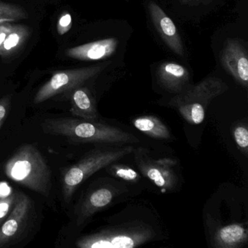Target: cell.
I'll return each instance as SVG.
<instances>
[{
  "label": "cell",
  "mask_w": 248,
  "mask_h": 248,
  "mask_svg": "<svg viewBox=\"0 0 248 248\" xmlns=\"http://www.w3.org/2000/svg\"><path fill=\"white\" fill-rule=\"evenodd\" d=\"M42 129L47 134L64 136L76 143L125 144L139 142L136 136L118 127L82 119H47L42 124Z\"/></svg>",
  "instance_id": "6da1fadb"
},
{
  "label": "cell",
  "mask_w": 248,
  "mask_h": 248,
  "mask_svg": "<svg viewBox=\"0 0 248 248\" xmlns=\"http://www.w3.org/2000/svg\"><path fill=\"white\" fill-rule=\"evenodd\" d=\"M4 170L10 179L46 197L50 194V168L44 156L33 145L20 147L7 161Z\"/></svg>",
  "instance_id": "7a4b0ae2"
},
{
  "label": "cell",
  "mask_w": 248,
  "mask_h": 248,
  "mask_svg": "<svg viewBox=\"0 0 248 248\" xmlns=\"http://www.w3.org/2000/svg\"><path fill=\"white\" fill-rule=\"evenodd\" d=\"M227 90V85L220 78L207 77L197 85L188 86L176 94L171 98L169 106L176 108L187 123L200 124L204 121L211 101Z\"/></svg>",
  "instance_id": "3957f363"
},
{
  "label": "cell",
  "mask_w": 248,
  "mask_h": 248,
  "mask_svg": "<svg viewBox=\"0 0 248 248\" xmlns=\"http://www.w3.org/2000/svg\"><path fill=\"white\" fill-rule=\"evenodd\" d=\"M132 146H111L91 151L75 165L68 168L62 178L63 196L66 202L72 199L80 184L97 171L133 153Z\"/></svg>",
  "instance_id": "277c9868"
},
{
  "label": "cell",
  "mask_w": 248,
  "mask_h": 248,
  "mask_svg": "<svg viewBox=\"0 0 248 248\" xmlns=\"http://www.w3.org/2000/svg\"><path fill=\"white\" fill-rule=\"evenodd\" d=\"M153 229L140 222L103 229L76 242L79 248H134L155 237Z\"/></svg>",
  "instance_id": "5b68a950"
},
{
  "label": "cell",
  "mask_w": 248,
  "mask_h": 248,
  "mask_svg": "<svg viewBox=\"0 0 248 248\" xmlns=\"http://www.w3.org/2000/svg\"><path fill=\"white\" fill-rule=\"evenodd\" d=\"M109 63L110 62H107L98 66L56 72L39 90L34 97V104H41L59 94L70 92L89 79L98 76Z\"/></svg>",
  "instance_id": "8992f818"
},
{
  "label": "cell",
  "mask_w": 248,
  "mask_h": 248,
  "mask_svg": "<svg viewBox=\"0 0 248 248\" xmlns=\"http://www.w3.org/2000/svg\"><path fill=\"white\" fill-rule=\"evenodd\" d=\"M133 153L139 171L155 186L169 191L178 187L176 160L170 158L152 157L142 148L133 149Z\"/></svg>",
  "instance_id": "52a82bcc"
},
{
  "label": "cell",
  "mask_w": 248,
  "mask_h": 248,
  "mask_svg": "<svg viewBox=\"0 0 248 248\" xmlns=\"http://www.w3.org/2000/svg\"><path fill=\"white\" fill-rule=\"evenodd\" d=\"M32 213L31 199L27 194L17 192L12 210L0 226V248L13 245L24 236L32 219Z\"/></svg>",
  "instance_id": "ba28073f"
},
{
  "label": "cell",
  "mask_w": 248,
  "mask_h": 248,
  "mask_svg": "<svg viewBox=\"0 0 248 248\" xmlns=\"http://www.w3.org/2000/svg\"><path fill=\"white\" fill-rule=\"evenodd\" d=\"M220 59L225 70L239 85L248 88V53L242 43L236 39L228 40L222 50Z\"/></svg>",
  "instance_id": "9c48e42d"
},
{
  "label": "cell",
  "mask_w": 248,
  "mask_h": 248,
  "mask_svg": "<svg viewBox=\"0 0 248 248\" xmlns=\"http://www.w3.org/2000/svg\"><path fill=\"white\" fill-rule=\"evenodd\" d=\"M120 188L111 185L103 186L87 193L77 211L78 226L85 223L94 214L109 206L121 192Z\"/></svg>",
  "instance_id": "30bf717a"
},
{
  "label": "cell",
  "mask_w": 248,
  "mask_h": 248,
  "mask_svg": "<svg viewBox=\"0 0 248 248\" xmlns=\"http://www.w3.org/2000/svg\"><path fill=\"white\" fill-rule=\"evenodd\" d=\"M149 14L154 26L166 46L178 56H184L182 40L173 21L156 2L151 1L148 5Z\"/></svg>",
  "instance_id": "8fae6325"
},
{
  "label": "cell",
  "mask_w": 248,
  "mask_h": 248,
  "mask_svg": "<svg viewBox=\"0 0 248 248\" xmlns=\"http://www.w3.org/2000/svg\"><path fill=\"white\" fill-rule=\"evenodd\" d=\"M156 74L159 84L169 92L178 94L188 87L189 72L179 63L165 62L159 66Z\"/></svg>",
  "instance_id": "7c38bea8"
},
{
  "label": "cell",
  "mask_w": 248,
  "mask_h": 248,
  "mask_svg": "<svg viewBox=\"0 0 248 248\" xmlns=\"http://www.w3.org/2000/svg\"><path fill=\"white\" fill-rule=\"evenodd\" d=\"M119 41L116 38H107L72 47L66 55L72 59L81 61H98L106 59L114 54Z\"/></svg>",
  "instance_id": "4fadbf2b"
},
{
  "label": "cell",
  "mask_w": 248,
  "mask_h": 248,
  "mask_svg": "<svg viewBox=\"0 0 248 248\" xmlns=\"http://www.w3.org/2000/svg\"><path fill=\"white\" fill-rule=\"evenodd\" d=\"M69 93L72 115L82 120L96 121L99 114L95 98L91 91L85 87L79 86Z\"/></svg>",
  "instance_id": "5bb4252c"
},
{
  "label": "cell",
  "mask_w": 248,
  "mask_h": 248,
  "mask_svg": "<svg viewBox=\"0 0 248 248\" xmlns=\"http://www.w3.org/2000/svg\"><path fill=\"white\" fill-rule=\"evenodd\" d=\"M248 241V229L242 223H231L218 228L213 235V246L217 248H239Z\"/></svg>",
  "instance_id": "9a60e30c"
},
{
  "label": "cell",
  "mask_w": 248,
  "mask_h": 248,
  "mask_svg": "<svg viewBox=\"0 0 248 248\" xmlns=\"http://www.w3.org/2000/svg\"><path fill=\"white\" fill-rule=\"evenodd\" d=\"M133 123L137 130L149 137L159 140L171 139L170 132L168 126L155 116H140L135 119Z\"/></svg>",
  "instance_id": "2e32d148"
},
{
  "label": "cell",
  "mask_w": 248,
  "mask_h": 248,
  "mask_svg": "<svg viewBox=\"0 0 248 248\" xmlns=\"http://www.w3.org/2000/svg\"><path fill=\"white\" fill-rule=\"evenodd\" d=\"M28 35V30L22 26L14 27L5 41L0 45V55L2 56L12 54L24 43Z\"/></svg>",
  "instance_id": "e0dca14e"
},
{
  "label": "cell",
  "mask_w": 248,
  "mask_h": 248,
  "mask_svg": "<svg viewBox=\"0 0 248 248\" xmlns=\"http://www.w3.org/2000/svg\"><path fill=\"white\" fill-rule=\"evenodd\" d=\"M114 163L115 162L108 165V172L116 178L130 183H137L140 179L139 172L133 168L123 164Z\"/></svg>",
  "instance_id": "ac0fdd59"
},
{
  "label": "cell",
  "mask_w": 248,
  "mask_h": 248,
  "mask_svg": "<svg viewBox=\"0 0 248 248\" xmlns=\"http://www.w3.org/2000/svg\"><path fill=\"white\" fill-rule=\"evenodd\" d=\"M233 137L239 150L245 156H248V129L247 124L241 123L235 126L233 129Z\"/></svg>",
  "instance_id": "d6986e66"
},
{
  "label": "cell",
  "mask_w": 248,
  "mask_h": 248,
  "mask_svg": "<svg viewBox=\"0 0 248 248\" xmlns=\"http://www.w3.org/2000/svg\"><path fill=\"white\" fill-rule=\"evenodd\" d=\"M26 17L27 14L20 7L0 2V18H14L17 20L22 19Z\"/></svg>",
  "instance_id": "ffe728a7"
},
{
  "label": "cell",
  "mask_w": 248,
  "mask_h": 248,
  "mask_svg": "<svg viewBox=\"0 0 248 248\" xmlns=\"http://www.w3.org/2000/svg\"><path fill=\"white\" fill-rule=\"evenodd\" d=\"M16 193L13 192L0 199V226L5 221L12 210L16 198Z\"/></svg>",
  "instance_id": "44dd1931"
},
{
  "label": "cell",
  "mask_w": 248,
  "mask_h": 248,
  "mask_svg": "<svg viewBox=\"0 0 248 248\" xmlns=\"http://www.w3.org/2000/svg\"><path fill=\"white\" fill-rule=\"evenodd\" d=\"M72 16L70 14H64L58 23V31L61 35H63L65 33L70 30L72 27Z\"/></svg>",
  "instance_id": "7402d4cb"
},
{
  "label": "cell",
  "mask_w": 248,
  "mask_h": 248,
  "mask_svg": "<svg viewBox=\"0 0 248 248\" xmlns=\"http://www.w3.org/2000/svg\"><path fill=\"white\" fill-rule=\"evenodd\" d=\"M10 98L5 97L0 100V129L2 128L5 119L8 117V110H9Z\"/></svg>",
  "instance_id": "603a6c76"
},
{
  "label": "cell",
  "mask_w": 248,
  "mask_h": 248,
  "mask_svg": "<svg viewBox=\"0 0 248 248\" xmlns=\"http://www.w3.org/2000/svg\"><path fill=\"white\" fill-rule=\"evenodd\" d=\"M14 26L11 24L5 23V24H0V45L5 41V38L10 32L12 31Z\"/></svg>",
  "instance_id": "cb8c5ba5"
},
{
  "label": "cell",
  "mask_w": 248,
  "mask_h": 248,
  "mask_svg": "<svg viewBox=\"0 0 248 248\" xmlns=\"http://www.w3.org/2000/svg\"><path fill=\"white\" fill-rule=\"evenodd\" d=\"M183 5H189V6H198L200 5H204L213 2L215 0H179Z\"/></svg>",
  "instance_id": "d4e9b609"
},
{
  "label": "cell",
  "mask_w": 248,
  "mask_h": 248,
  "mask_svg": "<svg viewBox=\"0 0 248 248\" xmlns=\"http://www.w3.org/2000/svg\"><path fill=\"white\" fill-rule=\"evenodd\" d=\"M16 21L14 18H0V24H5V23L12 22V21Z\"/></svg>",
  "instance_id": "484cf974"
}]
</instances>
